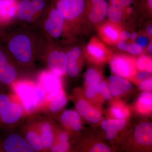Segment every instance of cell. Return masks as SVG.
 Here are the masks:
<instances>
[{
  "label": "cell",
  "mask_w": 152,
  "mask_h": 152,
  "mask_svg": "<svg viewBox=\"0 0 152 152\" xmlns=\"http://www.w3.org/2000/svg\"><path fill=\"white\" fill-rule=\"evenodd\" d=\"M32 31L20 29L3 37L2 42L11 58L26 73L34 69L41 38Z\"/></svg>",
  "instance_id": "cell-1"
},
{
  "label": "cell",
  "mask_w": 152,
  "mask_h": 152,
  "mask_svg": "<svg viewBox=\"0 0 152 152\" xmlns=\"http://www.w3.org/2000/svg\"><path fill=\"white\" fill-rule=\"evenodd\" d=\"M10 88L19 99L28 115L39 111L47 93L36 81L23 78L11 84Z\"/></svg>",
  "instance_id": "cell-2"
},
{
  "label": "cell",
  "mask_w": 152,
  "mask_h": 152,
  "mask_svg": "<svg viewBox=\"0 0 152 152\" xmlns=\"http://www.w3.org/2000/svg\"><path fill=\"white\" fill-rule=\"evenodd\" d=\"M41 59L48 69L60 76L66 73V54L63 51L51 46L48 39L41 37L37 59Z\"/></svg>",
  "instance_id": "cell-3"
},
{
  "label": "cell",
  "mask_w": 152,
  "mask_h": 152,
  "mask_svg": "<svg viewBox=\"0 0 152 152\" xmlns=\"http://www.w3.org/2000/svg\"><path fill=\"white\" fill-rule=\"evenodd\" d=\"M25 73L11 58L0 40V90L7 91L14 82L25 78L23 77Z\"/></svg>",
  "instance_id": "cell-4"
},
{
  "label": "cell",
  "mask_w": 152,
  "mask_h": 152,
  "mask_svg": "<svg viewBox=\"0 0 152 152\" xmlns=\"http://www.w3.org/2000/svg\"><path fill=\"white\" fill-rule=\"evenodd\" d=\"M41 26L44 38L58 39L62 34L64 19L54 6H49L42 14Z\"/></svg>",
  "instance_id": "cell-5"
},
{
  "label": "cell",
  "mask_w": 152,
  "mask_h": 152,
  "mask_svg": "<svg viewBox=\"0 0 152 152\" xmlns=\"http://www.w3.org/2000/svg\"><path fill=\"white\" fill-rule=\"evenodd\" d=\"M28 116L20 101L13 93L10 103L0 117V128L11 129Z\"/></svg>",
  "instance_id": "cell-6"
},
{
  "label": "cell",
  "mask_w": 152,
  "mask_h": 152,
  "mask_svg": "<svg viewBox=\"0 0 152 152\" xmlns=\"http://www.w3.org/2000/svg\"><path fill=\"white\" fill-rule=\"evenodd\" d=\"M0 148L3 152H35L21 134L15 132L8 134L3 138Z\"/></svg>",
  "instance_id": "cell-7"
},
{
  "label": "cell",
  "mask_w": 152,
  "mask_h": 152,
  "mask_svg": "<svg viewBox=\"0 0 152 152\" xmlns=\"http://www.w3.org/2000/svg\"><path fill=\"white\" fill-rule=\"evenodd\" d=\"M55 7L64 20H72L82 13L85 7L84 0H56Z\"/></svg>",
  "instance_id": "cell-8"
},
{
  "label": "cell",
  "mask_w": 152,
  "mask_h": 152,
  "mask_svg": "<svg viewBox=\"0 0 152 152\" xmlns=\"http://www.w3.org/2000/svg\"><path fill=\"white\" fill-rule=\"evenodd\" d=\"M34 119L40 135L43 152H49L54 142L56 135L53 123L48 118L45 117Z\"/></svg>",
  "instance_id": "cell-9"
},
{
  "label": "cell",
  "mask_w": 152,
  "mask_h": 152,
  "mask_svg": "<svg viewBox=\"0 0 152 152\" xmlns=\"http://www.w3.org/2000/svg\"><path fill=\"white\" fill-rule=\"evenodd\" d=\"M21 130V134L35 152H43L40 135L34 119L29 120Z\"/></svg>",
  "instance_id": "cell-10"
},
{
  "label": "cell",
  "mask_w": 152,
  "mask_h": 152,
  "mask_svg": "<svg viewBox=\"0 0 152 152\" xmlns=\"http://www.w3.org/2000/svg\"><path fill=\"white\" fill-rule=\"evenodd\" d=\"M61 76L48 69L45 70L38 74L36 81L45 90L47 94L61 89Z\"/></svg>",
  "instance_id": "cell-11"
},
{
  "label": "cell",
  "mask_w": 152,
  "mask_h": 152,
  "mask_svg": "<svg viewBox=\"0 0 152 152\" xmlns=\"http://www.w3.org/2000/svg\"><path fill=\"white\" fill-rule=\"evenodd\" d=\"M40 16L35 10L31 0H19L16 18L20 21L32 23Z\"/></svg>",
  "instance_id": "cell-12"
},
{
  "label": "cell",
  "mask_w": 152,
  "mask_h": 152,
  "mask_svg": "<svg viewBox=\"0 0 152 152\" xmlns=\"http://www.w3.org/2000/svg\"><path fill=\"white\" fill-rule=\"evenodd\" d=\"M110 66L116 76L122 78L129 77L133 72L130 63L122 57H116L113 58L110 64Z\"/></svg>",
  "instance_id": "cell-13"
},
{
  "label": "cell",
  "mask_w": 152,
  "mask_h": 152,
  "mask_svg": "<svg viewBox=\"0 0 152 152\" xmlns=\"http://www.w3.org/2000/svg\"><path fill=\"white\" fill-rule=\"evenodd\" d=\"M136 141L141 145H148L152 142V126L149 122L139 124L135 129L134 134Z\"/></svg>",
  "instance_id": "cell-14"
},
{
  "label": "cell",
  "mask_w": 152,
  "mask_h": 152,
  "mask_svg": "<svg viewBox=\"0 0 152 152\" xmlns=\"http://www.w3.org/2000/svg\"><path fill=\"white\" fill-rule=\"evenodd\" d=\"M76 108L78 113L88 121L92 123H97L100 121V114L93 109L84 100H79L76 104Z\"/></svg>",
  "instance_id": "cell-15"
},
{
  "label": "cell",
  "mask_w": 152,
  "mask_h": 152,
  "mask_svg": "<svg viewBox=\"0 0 152 152\" xmlns=\"http://www.w3.org/2000/svg\"><path fill=\"white\" fill-rule=\"evenodd\" d=\"M80 54V49L78 47H73L66 53V73L70 77H76L78 75L79 70L77 62Z\"/></svg>",
  "instance_id": "cell-16"
},
{
  "label": "cell",
  "mask_w": 152,
  "mask_h": 152,
  "mask_svg": "<svg viewBox=\"0 0 152 152\" xmlns=\"http://www.w3.org/2000/svg\"><path fill=\"white\" fill-rule=\"evenodd\" d=\"M60 120L62 124L68 129L77 132L81 129L80 118L75 111L70 110L64 111L60 116Z\"/></svg>",
  "instance_id": "cell-17"
},
{
  "label": "cell",
  "mask_w": 152,
  "mask_h": 152,
  "mask_svg": "<svg viewBox=\"0 0 152 152\" xmlns=\"http://www.w3.org/2000/svg\"><path fill=\"white\" fill-rule=\"evenodd\" d=\"M19 0H0V16L4 23L16 18Z\"/></svg>",
  "instance_id": "cell-18"
},
{
  "label": "cell",
  "mask_w": 152,
  "mask_h": 152,
  "mask_svg": "<svg viewBox=\"0 0 152 152\" xmlns=\"http://www.w3.org/2000/svg\"><path fill=\"white\" fill-rule=\"evenodd\" d=\"M111 94L115 96H118L129 91L132 85L129 82L118 76H111L108 78Z\"/></svg>",
  "instance_id": "cell-19"
},
{
  "label": "cell",
  "mask_w": 152,
  "mask_h": 152,
  "mask_svg": "<svg viewBox=\"0 0 152 152\" xmlns=\"http://www.w3.org/2000/svg\"><path fill=\"white\" fill-rule=\"evenodd\" d=\"M126 121L123 119H106L103 121L102 126L106 133L107 138L112 140L114 138L119 130L124 127Z\"/></svg>",
  "instance_id": "cell-20"
},
{
  "label": "cell",
  "mask_w": 152,
  "mask_h": 152,
  "mask_svg": "<svg viewBox=\"0 0 152 152\" xmlns=\"http://www.w3.org/2000/svg\"><path fill=\"white\" fill-rule=\"evenodd\" d=\"M67 99L65 95L49 102H45L39 110V112H42L48 114L58 113L66 105Z\"/></svg>",
  "instance_id": "cell-21"
},
{
  "label": "cell",
  "mask_w": 152,
  "mask_h": 152,
  "mask_svg": "<svg viewBox=\"0 0 152 152\" xmlns=\"http://www.w3.org/2000/svg\"><path fill=\"white\" fill-rule=\"evenodd\" d=\"M108 8V4L105 0L93 5L89 15L90 21L95 23L102 21L107 15Z\"/></svg>",
  "instance_id": "cell-22"
},
{
  "label": "cell",
  "mask_w": 152,
  "mask_h": 152,
  "mask_svg": "<svg viewBox=\"0 0 152 152\" xmlns=\"http://www.w3.org/2000/svg\"><path fill=\"white\" fill-rule=\"evenodd\" d=\"M123 7L120 5L111 4L109 7L107 15L109 19L114 23H118L123 16Z\"/></svg>",
  "instance_id": "cell-23"
},
{
  "label": "cell",
  "mask_w": 152,
  "mask_h": 152,
  "mask_svg": "<svg viewBox=\"0 0 152 152\" xmlns=\"http://www.w3.org/2000/svg\"><path fill=\"white\" fill-rule=\"evenodd\" d=\"M13 93L0 90V117L8 107L12 99Z\"/></svg>",
  "instance_id": "cell-24"
},
{
  "label": "cell",
  "mask_w": 152,
  "mask_h": 152,
  "mask_svg": "<svg viewBox=\"0 0 152 152\" xmlns=\"http://www.w3.org/2000/svg\"><path fill=\"white\" fill-rule=\"evenodd\" d=\"M100 80V76L97 72L93 69L87 70L85 75V81L87 85L96 84Z\"/></svg>",
  "instance_id": "cell-25"
},
{
  "label": "cell",
  "mask_w": 152,
  "mask_h": 152,
  "mask_svg": "<svg viewBox=\"0 0 152 152\" xmlns=\"http://www.w3.org/2000/svg\"><path fill=\"white\" fill-rule=\"evenodd\" d=\"M137 66L139 69L146 71L148 72H151V59L146 56L140 57L137 61Z\"/></svg>",
  "instance_id": "cell-26"
},
{
  "label": "cell",
  "mask_w": 152,
  "mask_h": 152,
  "mask_svg": "<svg viewBox=\"0 0 152 152\" xmlns=\"http://www.w3.org/2000/svg\"><path fill=\"white\" fill-rule=\"evenodd\" d=\"M87 50L94 57L98 58H102L104 55L103 49L98 45L94 44H90L87 46Z\"/></svg>",
  "instance_id": "cell-27"
},
{
  "label": "cell",
  "mask_w": 152,
  "mask_h": 152,
  "mask_svg": "<svg viewBox=\"0 0 152 152\" xmlns=\"http://www.w3.org/2000/svg\"><path fill=\"white\" fill-rule=\"evenodd\" d=\"M70 145L68 142H55L50 148L49 151L52 152H64L69 151Z\"/></svg>",
  "instance_id": "cell-28"
},
{
  "label": "cell",
  "mask_w": 152,
  "mask_h": 152,
  "mask_svg": "<svg viewBox=\"0 0 152 152\" xmlns=\"http://www.w3.org/2000/svg\"><path fill=\"white\" fill-rule=\"evenodd\" d=\"M104 33L107 38H109L110 40L113 42L118 40L119 37L118 32L110 26H107L104 28Z\"/></svg>",
  "instance_id": "cell-29"
},
{
  "label": "cell",
  "mask_w": 152,
  "mask_h": 152,
  "mask_svg": "<svg viewBox=\"0 0 152 152\" xmlns=\"http://www.w3.org/2000/svg\"><path fill=\"white\" fill-rule=\"evenodd\" d=\"M139 102L148 105H151L152 103V93L149 91H146L140 94L138 99Z\"/></svg>",
  "instance_id": "cell-30"
},
{
  "label": "cell",
  "mask_w": 152,
  "mask_h": 152,
  "mask_svg": "<svg viewBox=\"0 0 152 152\" xmlns=\"http://www.w3.org/2000/svg\"><path fill=\"white\" fill-rule=\"evenodd\" d=\"M99 92V83L89 85L86 91V95L87 98L91 99L94 97L95 95Z\"/></svg>",
  "instance_id": "cell-31"
},
{
  "label": "cell",
  "mask_w": 152,
  "mask_h": 152,
  "mask_svg": "<svg viewBox=\"0 0 152 152\" xmlns=\"http://www.w3.org/2000/svg\"><path fill=\"white\" fill-rule=\"evenodd\" d=\"M99 92L102 93L106 99H110L111 95L108 85L105 82L99 83Z\"/></svg>",
  "instance_id": "cell-32"
},
{
  "label": "cell",
  "mask_w": 152,
  "mask_h": 152,
  "mask_svg": "<svg viewBox=\"0 0 152 152\" xmlns=\"http://www.w3.org/2000/svg\"><path fill=\"white\" fill-rule=\"evenodd\" d=\"M126 51L133 55H138L142 51V48L136 43L128 44Z\"/></svg>",
  "instance_id": "cell-33"
},
{
  "label": "cell",
  "mask_w": 152,
  "mask_h": 152,
  "mask_svg": "<svg viewBox=\"0 0 152 152\" xmlns=\"http://www.w3.org/2000/svg\"><path fill=\"white\" fill-rule=\"evenodd\" d=\"M64 95H65L64 92L61 89L54 91L47 94L45 102L54 100Z\"/></svg>",
  "instance_id": "cell-34"
},
{
  "label": "cell",
  "mask_w": 152,
  "mask_h": 152,
  "mask_svg": "<svg viewBox=\"0 0 152 152\" xmlns=\"http://www.w3.org/2000/svg\"><path fill=\"white\" fill-rule=\"evenodd\" d=\"M91 152H110V148L103 144L98 143L95 145L93 147Z\"/></svg>",
  "instance_id": "cell-35"
},
{
  "label": "cell",
  "mask_w": 152,
  "mask_h": 152,
  "mask_svg": "<svg viewBox=\"0 0 152 152\" xmlns=\"http://www.w3.org/2000/svg\"><path fill=\"white\" fill-rule=\"evenodd\" d=\"M140 88L141 89L145 91H149L152 90V78H150L143 81L140 85Z\"/></svg>",
  "instance_id": "cell-36"
},
{
  "label": "cell",
  "mask_w": 152,
  "mask_h": 152,
  "mask_svg": "<svg viewBox=\"0 0 152 152\" xmlns=\"http://www.w3.org/2000/svg\"><path fill=\"white\" fill-rule=\"evenodd\" d=\"M112 113L115 117L119 119H123L125 118V115L124 112L118 107H113L111 109Z\"/></svg>",
  "instance_id": "cell-37"
},
{
  "label": "cell",
  "mask_w": 152,
  "mask_h": 152,
  "mask_svg": "<svg viewBox=\"0 0 152 152\" xmlns=\"http://www.w3.org/2000/svg\"><path fill=\"white\" fill-rule=\"evenodd\" d=\"M55 142H68L69 140V135L67 133L65 132H62L59 133L57 137H55Z\"/></svg>",
  "instance_id": "cell-38"
},
{
  "label": "cell",
  "mask_w": 152,
  "mask_h": 152,
  "mask_svg": "<svg viewBox=\"0 0 152 152\" xmlns=\"http://www.w3.org/2000/svg\"><path fill=\"white\" fill-rule=\"evenodd\" d=\"M149 43L148 38L144 36L140 37L136 39V44L139 45L142 48H145L148 45Z\"/></svg>",
  "instance_id": "cell-39"
},
{
  "label": "cell",
  "mask_w": 152,
  "mask_h": 152,
  "mask_svg": "<svg viewBox=\"0 0 152 152\" xmlns=\"http://www.w3.org/2000/svg\"><path fill=\"white\" fill-rule=\"evenodd\" d=\"M128 44L127 43L125 42V41L121 40L118 43L117 47H118V48L120 49V50L126 51Z\"/></svg>",
  "instance_id": "cell-40"
},
{
  "label": "cell",
  "mask_w": 152,
  "mask_h": 152,
  "mask_svg": "<svg viewBox=\"0 0 152 152\" xmlns=\"http://www.w3.org/2000/svg\"><path fill=\"white\" fill-rule=\"evenodd\" d=\"M119 37L122 40L126 41L130 38L131 34L127 31H123L121 33Z\"/></svg>",
  "instance_id": "cell-41"
},
{
  "label": "cell",
  "mask_w": 152,
  "mask_h": 152,
  "mask_svg": "<svg viewBox=\"0 0 152 152\" xmlns=\"http://www.w3.org/2000/svg\"><path fill=\"white\" fill-rule=\"evenodd\" d=\"M134 0H121V6L123 7H128L133 3Z\"/></svg>",
  "instance_id": "cell-42"
},
{
  "label": "cell",
  "mask_w": 152,
  "mask_h": 152,
  "mask_svg": "<svg viewBox=\"0 0 152 152\" xmlns=\"http://www.w3.org/2000/svg\"><path fill=\"white\" fill-rule=\"evenodd\" d=\"M148 74L147 72H143L137 74V77L139 79L143 80V79L145 78L148 76Z\"/></svg>",
  "instance_id": "cell-43"
},
{
  "label": "cell",
  "mask_w": 152,
  "mask_h": 152,
  "mask_svg": "<svg viewBox=\"0 0 152 152\" xmlns=\"http://www.w3.org/2000/svg\"><path fill=\"white\" fill-rule=\"evenodd\" d=\"M110 1L112 4L121 6V0H110Z\"/></svg>",
  "instance_id": "cell-44"
},
{
  "label": "cell",
  "mask_w": 152,
  "mask_h": 152,
  "mask_svg": "<svg viewBox=\"0 0 152 152\" xmlns=\"http://www.w3.org/2000/svg\"><path fill=\"white\" fill-rule=\"evenodd\" d=\"M147 32L149 35L152 36V25L150 24L147 27L146 29Z\"/></svg>",
  "instance_id": "cell-45"
},
{
  "label": "cell",
  "mask_w": 152,
  "mask_h": 152,
  "mask_svg": "<svg viewBox=\"0 0 152 152\" xmlns=\"http://www.w3.org/2000/svg\"><path fill=\"white\" fill-rule=\"evenodd\" d=\"M148 53L150 54V55H152V43L150 44L148 46Z\"/></svg>",
  "instance_id": "cell-46"
},
{
  "label": "cell",
  "mask_w": 152,
  "mask_h": 152,
  "mask_svg": "<svg viewBox=\"0 0 152 152\" xmlns=\"http://www.w3.org/2000/svg\"><path fill=\"white\" fill-rule=\"evenodd\" d=\"M104 1V0H91L93 5L98 4V3H100L101 2L103 1Z\"/></svg>",
  "instance_id": "cell-47"
},
{
  "label": "cell",
  "mask_w": 152,
  "mask_h": 152,
  "mask_svg": "<svg viewBox=\"0 0 152 152\" xmlns=\"http://www.w3.org/2000/svg\"><path fill=\"white\" fill-rule=\"evenodd\" d=\"M137 37V34L136 33H133L132 34H131V38L134 39H135Z\"/></svg>",
  "instance_id": "cell-48"
},
{
  "label": "cell",
  "mask_w": 152,
  "mask_h": 152,
  "mask_svg": "<svg viewBox=\"0 0 152 152\" xmlns=\"http://www.w3.org/2000/svg\"><path fill=\"white\" fill-rule=\"evenodd\" d=\"M148 4L150 8H152V0H148Z\"/></svg>",
  "instance_id": "cell-49"
},
{
  "label": "cell",
  "mask_w": 152,
  "mask_h": 152,
  "mask_svg": "<svg viewBox=\"0 0 152 152\" xmlns=\"http://www.w3.org/2000/svg\"><path fill=\"white\" fill-rule=\"evenodd\" d=\"M4 23V22L3 21L1 18V16H0V25H1L2 24Z\"/></svg>",
  "instance_id": "cell-50"
},
{
  "label": "cell",
  "mask_w": 152,
  "mask_h": 152,
  "mask_svg": "<svg viewBox=\"0 0 152 152\" xmlns=\"http://www.w3.org/2000/svg\"><path fill=\"white\" fill-rule=\"evenodd\" d=\"M128 12H129V13H131V12H132V9L130 8H129L128 9Z\"/></svg>",
  "instance_id": "cell-51"
},
{
  "label": "cell",
  "mask_w": 152,
  "mask_h": 152,
  "mask_svg": "<svg viewBox=\"0 0 152 152\" xmlns=\"http://www.w3.org/2000/svg\"><path fill=\"white\" fill-rule=\"evenodd\" d=\"M0 152H3V151H2L1 149V148H0Z\"/></svg>",
  "instance_id": "cell-52"
}]
</instances>
